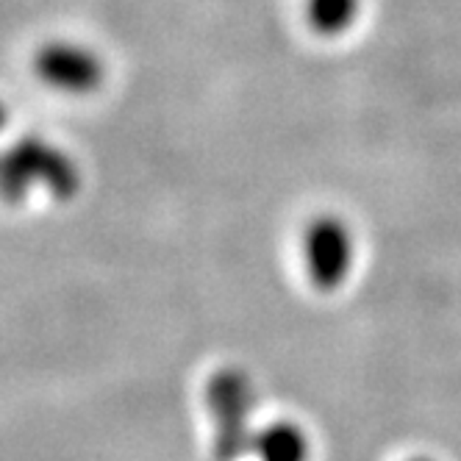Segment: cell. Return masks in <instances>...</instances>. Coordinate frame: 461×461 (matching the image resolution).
Returning <instances> with one entry per match:
<instances>
[{
	"label": "cell",
	"mask_w": 461,
	"mask_h": 461,
	"mask_svg": "<svg viewBox=\"0 0 461 461\" xmlns=\"http://www.w3.org/2000/svg\"><path fill=\"white\" fill-rule=\"evenodd\" d=\"M253 450L258 461H309L312 439L303 425L292 420H278L256 434Z\"/></svg>",
	"instance_id": "cell-3"
},
{
	"label": "cell",
	"mask_w": 461,
	"mask_h": 461,
	"mask_svg": "<svg viewBox=\"0 0 461 461\" xmlns=\"http://www.w3.org/2000/svg\"><path fill=\"white\" fill-rule=\"evenodd\" d=\"M409 461H437V458H428V456H414V458H409Z\"/></svg>",
	"instance_id": "cell-5"
},
{
	"label": "cell",
	"mask_w": 461,
	"mask_h": 461,
	"mask_svg": "<svg viewBox=\"0 0 461 461\" xmlns=\"http://www.w3.org/2000/svg\"><path fill=\"white\" fill-rule=\"evenodd\" d=\"M301 258L312 289L322 294L339 292L356 267V234L350 222L331 212L309 220L301 237Z\"/></svg>",
	"instance_id": "cell-1"
},
{
	"label": "cell",
	"mask_w": 461,
	"mask_h": 461,
	"mask_svg": "<svg viewBox=\"0 0 461 461\" xmlns=\"http://www.w3.org/2000/svg\"><path fill=\"white\" fill-rule=\"evenodd\" d=\"M4 120H6V114H4V106H0V128H4Z\"/></svg>",
	"instance_id": "cell-6"
},
{
	"label": "cell",
	"mask_w": 461,
	"mask_h": 461,
	"mask_svg": "<svg viewBox=\"0 0 461 461\" xmlns=\"http://www.w3.org/2000/svg\"><path fill=\"white\" fill-rule=\"evenodd\" d=\"M37 73L48 86H53L59 92L84 95V92H92L97 84H101L104 64L95 53H89L81 45L53 42V45H45L40 50Z\"/></svg>",
	"instance_id": "cell-2"
},
{
	"label": "cell",
	"mask_w": 461,
	"mask_h": 461,
	"mask_svg": "<svg viewBox=\"0 0 461 461\" xmlns=\"http://www.w3.org/2000/svg\"><path fill=\"white\" fill-rule=\"evenodd\" d=\"M365 0H303L306 25L322 40H339L358 23Z\"/></svg>",
	"instance_id": "cell-4"
}]
</instances>
